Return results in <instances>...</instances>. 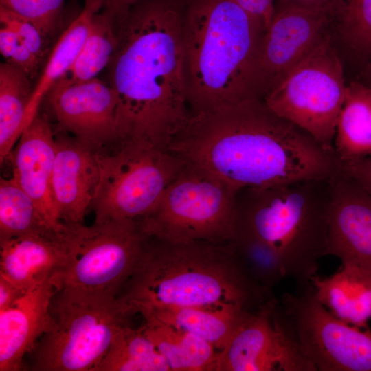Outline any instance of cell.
Masks as SVG:
<instances>
[{
  "label": "cell",
  "mask_w": 371,
  "mask_h": 371,
  "mask_svg": "<svg viewBox=\"0 0 371 371\" xmlns=\"http://www.w3.org/2000/svg\"><path fill=\"white\" fill-rule=\"evenodd\" d=\"M168 150L237 192L311 179L339 169L333 150L273 112L260 98L191 113Z\"/></svg>",
  "instance_id": "obj_1"
},
{
  "label": "cell",
  "mask_w": 371,
  "mask_h": 371,
  "mask_svg": "<svg viewBox=\"0 0 371 371\" xmlns=\"http://www.w3.org/2000/svg\"><path fill=\"white\" fill-rule=\"evenodd\" d=\"M182 19L170 1L141 0L115 25L107 74L118 98L120 140L167 149L189 120Z\"/></svg>",
  "instance_id": "obj_2"
},
{
  "label": "cell",
  "mask_w": 371,
  "mask_h": 371,
  "mask_svg": "<svg viewBox=\"0 0 371 371\" xmlns=\"http://www.w3.org/2000/svg\"><path fill=\"white\" fill-rule=\"evenodd\" d=\"M274 297L245 272L229 242L171 243L146 236L117 295L131 314L142 315L166 307L227 304L254 311Z\"/></svg>",
  "instance_id": "obj_3"
},
{
  "label": "cell",
  "mask_w": 371,
  "mask_h": 371,
  "mask_svg": "<svg viewBox=\"0 0 371 371\" xmlns=\"http://www.w3.org/2000/svg\"><path fill=\"white\" fill-rule=\"evenodd\" d=\"M264 32L235 0H189L182 39L191 113L260 98L256 63Z\"/></svg>",
  "instance_id": "obj_4"
},
{
  "label": "cell",
  "mask_w": 371,
  "mask_h": 371,
  "mask_svg": "<svg viewBox=\"0 0 371 371\" xmlns=\"http://www.w3.org/2000/svg\"><path fill=\"white\" fill-rule=\"evenodd\" d=\"M330 203V178L245 188L236 195L234 231L272 247L298 291L327 255Z\"/></svg>",
  "instance_id": "obj_5"
},
{
  "label": "cell",
  "mask_w": 371,
  "mask_h": 371,
  "mask_svg": "<svg viewBox=\"0 0 371 371\" xmlns=\"http://www.w3.org/2000/svg\"><path fill=\"white\" fill-rule=\"evenodd\" d=\"M50 315L49 329L28 354V370L96 371L132 314L117 296L63 288Z\"/></svg>",
  "instance_id": "obj_6"
},
{
  "label": "cell",
  "mask_w": 371,
  "mask_h": 371,
  "mask_svg": "<svg viewBox=\"0 0 371 371\" xmlns=\"http://www.w3.org/2000/svg\"><path fill=\"white\" fill-rule=\"evenodd\" d=\"M236 193L217 176L187 162L138 221L146 236L162 240L227 243L234 232Z\"/></svg>",
  "instance_id": "obj_7"
},
{
  "label": "cell",
  "mask_w": 371,
  "mask_h": 371,
  "mask_svg": "<svg viewBox=\"0 0 371 371\" xmlns=\"http://www.w3.org/2000/svg\"><path fill=\"white\" fill-rule=\"evenodd\" d=\"M98 159L100 181L90 207L95 222L144 217L187 164L168 149L130 140L98 151Z\"/></svg>",
  "instance_id": "obj_8"
},
{
  "label": "cell",
  "mask_w": 371,
  "mask_h": 371,
  "mask_svg": "<svg viewBox=\"0 0 371 371\" xmlns=\"http://www.w3.org/2000/svg\"><path fill=\"white\" fill-rule=\"evenodd\" d=\"M60 233L67 261L53 278L56 289L117 297L144 247L146 235L139 221L110 219L91 225L62 223Z\"/></svg>",
  "instance_id": "obj_9"
},
{
  "label": "cell",
  "mask_w": 371,
  "mask_h": 371,
  "mask_svg": "<svg viewBox=\"0 0 371 371\" xmlns=\"http://www.w3.org/2000/svg\"><path fill=\"white\" fill-rule=\"evenodd\" d=\"M346 87L342 63L329 32L262 100L277 115L334 151Z\"/></svg>",
  "instance_id": "obj_10"
},
{
  "label": "cell",
  "mask_w": 371,
  "mask_h": 371,
  "mask_svg": "<svg viewBox=\"0 0 371 371\" xmlns=\"http://www.w3.org/2000/svg\"><path fill=\"white\" fill-rule=\"evenodd\" d=\"M280 303L305 357L317 371H371V330L335 316L311 283L284 293Z\"/></svg>",
  "instance_id": "obj_11"
},
{
  "label": "cell",
  "mask_w": 371,
  "mask_h": 371,
  "mask_svg": "<svg viewBox=\"0 0 371 371\" xmlns=\"http://www.w3.org/2000/svg\"><path fill=\"white\" fill-rule=\"evenodd\" d=\"M212 371H317L305 357L276 297L251 311L226 346Z\"/></svg>",
  "instance_id": "obj_12"
},
{
  "label": "cell",
  "mask_w": 371,
  "mask_h": 371,
  "mask_svg": "<svg viewBox=\"0 0 371 371\" xmlns=\"http://www.w3.org/2000/svg\"><path fill=\"white\" fill-rule=\"evenodd\" d=\"M56 122V130L65 132L100 151L120 141L115 89L98 78L73 82L61 76L49 89L43 102Z\"/></svg>",
  "instance_id": "obj_13"
},
{
  "label": "cell",
  "mask_w": 371,
  "mask_h": 371,
  "mask_svg": "<svg viewBox=\"0 0 371 371\" xmlns=\"http://www.w3.org/2000/svg\"><path fill=\"white\" fill-rule=\"evenodd\" d=\"M330 29L328 9L295 5L276 8L259 47L256 63L258 96L263 99Z\"/></svg>",
  "instance_id": "obj_14"
},
{
  "label": "cell",
  "mask_w": 371,
  "mask_h": 371,
  "mask_svg": "<svg viewBox=\"0 0 371 371\" xmlns=\"http://www.w3.org/2000/svg\"><path fill=\"white\" fill-rule=\"evenodd\" d=\"M330 181L327 255L371 272V196L340 166Z\"/></svg>",
  "instance_id": "obj_15"
},
{
  "label": "cell",
  "mask_w": 371,
  "mask_h": 371,
  "mask_svg": "<svg viewBox=\"0 0 371 371\" xmlns=\"http://www.w3.org/2000/svg\"><path fill=\"white\" fill-rule=\"evenodd\" d=\"M51 180L53 202L61 223H84L100 181L98 151L74 136L55 131Z\"/></svg>",
  "instance_id": "obj_16"
},
{
  "label": "cell",
  "mask_w": 371,
  "mask_h": 371,
  "mask_svg": "<svg viewBox=\"0 0 371 371\" xmlns=\"http://www.w3.org/2000/svg\"><path fill=\"white\" fill-rule=\"evenodd\" d=\"M55 137L49 117L39 111L26 127L7 159L12 177L32 199L47 225L59 230L51 180L55 158Z\"/></svg>",
  "instance_id": "obj_17"
},
{
  "label": "cell",
  "mask_w": 371,
  "mask_h": 371,
  "mask_svg": "<svg viewBox=\"0 0 371 371\" xmlns=\"http://www.w3.org/2000/svg\"><path fill=\"white\" fill-rule=\"evenodd\" d=\"M54 277L23 290L0 310V371H17L23 359L51 326L50 304L56 291Z\"/></svg>",
  "instance_id": "obj_18"
},
{
  "label": "cell",
  "mask_w": 371,
  "mask_h": 371,
  "mask_svg": "<svg viewBox=\"0 0 371 371\" xmlns=\"http://www.w3.org/2000/svg\"><path fill=\"white\" fill-rule=\"evenodd\" d=\"M66 261L60 229L45 227L0 241V277L21 291L54 277Z\"/></svg>",
  "instance_id": "obj_19"
},
{
  "label": "cell",
  "mask_w": 371,
  "mask_h": 371,
  "mask_svg": "<svg viewBox=\"0 0 371 371\" xmlns=\"http://www.w3.org/2000/svg\"><path fill=\"white\" fill-rule=\"evenodd\" d=\"M311 283L319 301L335 316L367 328L371 317V272L356 265L341 264L332 276H313Z\"/></svg>",
  "instance_id": "obj_20"
},
{
  "label": "cell",
  "mask_w": 371,
  "mask_h": 371,
  "mask_svg": "<svg viewBox=\"0 0 371 371\" xmlns=\"http://www.w3.org/2000/svg\"><path fill=\"white\" fill-rule=\"evenodd\" d=\"M251 311L236 304L166 307L142 315L196 335L223 349Z\"/></svg>",
  "instance_id": "obj_21"
},
{
  "label": "cell",
  "mask_w": 371,
  "mask_h": 371,
  "mask_svg": "<svg viewBox=\"0 0 371 371\" xmlns=\"http://www.w3.org/2000/svg\"><path fill=\"white\" fill-rule=\"evenodd\" d=\"M333 149L339 163L371 155V87L360 80L347 84Z\"/></svg>",
  "instance_id": "obj_22"
},
{
  "label": "cell",
  "mask_w": 371,
  "mask_h": 371,
  "mask_svg": "<svg viewBox=\"0 0 371 371\" xmlns=\"http://www.w3.org/2000/svg\"><path fill=\"white\" fill-rule=\"evenodd\" d=\"M146 335L167 361L170 371H212L218 350L188 331L144 318Z\"/></svg>",
  "instance_id": "obj_23"
},
{
  "label": "cell",
  "mask_w": 371,
  "mask_h": 371,
  "mask_svg": "<svg viewBox=\"0 0 371 371\" xmlns=\"http://www.w3.org/2000/svg\"><path fill=\"white\" fill-rule=\"evenodd\" d=\"M29 76L8 63L0 64V162L2 164L29 125L34 87Z\"/></svg>",
  "instance_id": "obj_24"
},
{
  "label": "cell",
  "mask_w": 371,
  "mask_h": 371,
  "mask_svg": "<svg viewBox=\"0 0 371 371\" xmlns=\"http://www.w3.org/2000/svg\"><path fill=\"white\" fill-rule=\"evenodd\" d=\"M100 5L94 0H85L84 8L62 33L49 55L43 71L34 87L28 110L29 123L39 111L41 103L52 85L70 68L87 37L94 14Z\"/></svg>",
  "instance_id": "obj_25"
},
{
  "label": "cell",
  "mask_w": 371,
  "mask_h": 371,
  "mask_svg": "<svg viewBox=\"0 0 371 371\" xmlns=\"http://www.w3.org/2000/svg\"><path fill=\"white\" fill-rule=\"evenodd\" d=\"M170 371L169 365L145 333L143 326L127 324L114 338L96 371Z\"/></svg>",
  "instance_id": "obj_26"
},
{
  "label": "cell",
  "mask_w": 371,
  "mask_h": 371,
  "mask_svg": "<svg viewBox=\"0 0 371 371\" xmlns=\"http://www.w3.org/2000/svg\"><path fill=\"white\" fill-rule=\"evenodd\" d=\"M117 45L115 25L102 12L92 18L82 47L69 70L63 75L73 82L97 78L107 67Z\"/></svg>",
  "instance_id": "obj_27"
},
{
  "label": "cell",
  "mask_w": 371,
  "mask_h": 371,
  "mask_svg": "<svg viewBox=\"0 0 371 371\" xmlns=\"http://www.w3.org/2000/svg\"><path fill=\"white\" fill-rule=\"evenodd\" d=\"M331 28L341 43L363 63L371 58V0H333Z\"/></svg>",
  "instance_id": "obj_28"
},
{
  "label": "cell",
  "mask_w": 371,
  "mask_h": 371,
  "mask_svg": "<svg viewBox=\"0 0 371 371\" xmlns=\"http://www.w3.org/2000/svg\"><path fill=\"white\" fill-rule=\"evenodd\" d=\"M45 227H49L29 194L13 177H1L0 241Z\"/></svg>",
  "instance_id": "obj_29"
},
{
  "label": "cell",
  "mask_w": 371,
  "mask_h": 371,
  "mask_svg": "<svg viewBox=\"0 0 371 371\" xmlns=\"http://www.w3.org/2000/svg\"><path fill=\"white\" fill-rule=\"evenodd\" d=\"M229 243L243 269L262 287L273 291L286 277L277 253L259 238L235 230Z\"/></svg>",
  "instance_id": "obj_30"
},
{
  "label": "cell",
  "mask_w": 371,
  "mask_h": 371,
  "mask_svg": "<svg viewBox=\"0 0 371 371\" xmlns=\"http://www.w3.org/2000/svg\"><path fill=\"white\" fill-rule=\"evenodd\" d=\"M64 0H0L3 7L34 23L48 38L60 25Z\"/></svg>",
  "instance_id": "obj_31"
},
{
  "label": "cell",
  "mask_w": 371,
  "mask_h": 371,
  "mask_svg": "<svg viewBox=\"0 0 371 371\" xmlns=\"http://www.w3.org/2000/svg\"><path fill=\"white\" fill-rule=\"evenodd\" d=\"M0 52L6 62L23 70L32 79L38 71L41 61L33 54L10 27L1 25Z\"/></svg>",
  "instance_id": "obj_32"
},
{
  "label": "cell",
  "mask_w": 371,
  "mask_h": 371,
  "mask_svg": "<svg viewBox=\"0 0 371 371\" xmlns=\"http://www.w3.org/2000/svg\"><path fill=\"white\" fill-rule=\"evenodd\" d=\"M1 25L11 27L28 49L41 61L48 50V38L28 19L0 6Z\"/></svg>",
  "instance_id": "obj_33"
},
{
  "label": "cell",
  "mask_w": 371,
  "mask_h": 371,
  "mask_svg": "<svg viewBox=\"0 0 371 371\" xmlns=\"http://www.w3.org/2000/svg\"><path fill=\"white\" fill-rule=\"evenodd\" d=\"M339 164L371 196V155Z\"/></svg>",
  "instance_id": "obj_34"
},
{
  "label": "cell",
  "mask_w": 371,
  "mask_h": 371,
  "mask_svg": "<svg viewBox=\"0 0 371 371\" xmlns=\"http://www.w3.org/2000/svg\"><path fill=\"white\" fill-rule=\"evenodd\" d=\"M245 11L258 21L265 30L276 10L275 0H235Z\"/></svg>",
  "instance_id": "obj_35"
},
{
  "label": "cell",
  "mask_w": 371,
  "mask_h": 371,
  "mask_svg": "<svg viewBox=\"0 0 371 371\" xmlns=\"http://www.w3.org/2000/svg\"><path fill=\"white\" fill-rule=\"evenodd\" d=\"M100 5L103 14L116 24L122 21L131 8L141 0H95Z\"/></svg>",
  "instance_id": "obj_36"
},
{
  "label": "cell",
  "mask_w": 371,
  "mask_h": 371,
  "mask_svg": "<svg viewBox=\"0 0 371 371\" xmlns=\"http://www.w3.org/2000/svg\"><path fill=\"white\" fill-rule=\"evenodd\" d=\"M21 291L10 282L0 277V310L9 306L18 297Z\"/></svg>",
  "instance_id": "obj_37"
},
{
  "label": "cell",
  "mask_w": 371,
  "mask_h": 371,
  "mask_svg": "<svg viewBox=\"0 0 371 371\" xmlns=\"http://www.w3.org/2000/svg\"><path fill=\"white\" fill-rule=\"evenodd\" d=\"M333 0H278V8L295 5L314 9H329Z\"/></svg>",
  "instance_id": "obj_38"
},
{
  "label": "cell",
  "mask_w": 371,
  "mask_h": 371,
  "mask_svg": "<svg viewBox=\"0 0 371 371\" xmlns=\"http://www.w3.org/2000/svg\"><path fill=\"white\" fill-rule=\"evenodd\" d=\"M363 63V67L360 73V80L371 87V58Z\"/></svg>",
  "instance_id": "obj_39"
}]
</instances>
